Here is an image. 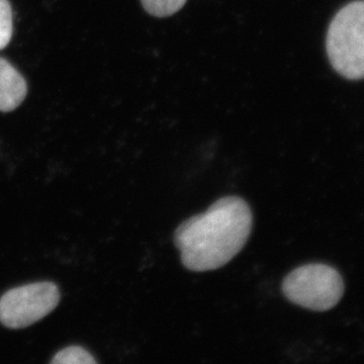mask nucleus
Instances as JSON below:
<instances>
[{
    "instance_id": "nucleus-2",
    "label": "nucleus",
    "mask_w": 364,
    "mask_h": 364,
    "mask_svg": "<svg viewBox=\"0 0 364 364\" xmlns=\"http://www.w3.org/2000/svg\"><path fill=\"white\" fill-rule=\"evenodd\" d=\"M328 57L349 79L364 78V1L352 2L335 16L327 35Z\"/></svg>"
},
{
    "instance_id": "nucleus-8",
    "label": "nucleus",
    "mask_w": 364,
    "mask_h": 364,
    "mask_svg": "<svg viewBox=\"0 0 364 364\" xmlns=\"http://www.w3.org/2000/svg\"><path fill=\"white\" fill-rule=\"evenodd\" d=\"M13 11L9 0H0V50L11 42L13 36Z\"/></svg>"
},
{
    "instance_id": "nucleus-1",
    "label": "nucleus",
    "mask_w": 364,
    "mask_h": 364,
    "mask_svg": "<svg viewBox=\"0 0 364 364\" xmlns=\"http://www.w3.org/2000/svg\"><path fill=\"white\" fill-rule=\"evenodd\" d=\"M252 223V212L243 198H220L205 213L177 228L174 243L181 251L182 264L196 272L224 267L245 246Z\"/></svg>"
},
{
    "instance_id": "nucleus-5",
    "label": "nucleus",
    "mask_w": 364,
    "mask_h": 364,
    "mask_svg": "<svg viewBox=\"0 0 364 364\" xmlns=\"http://www.w3.org/2000/svg\"><path fill=\"white\" fill-rule=\"evenodd\" d=\"M28 86L20 72L0 58V111H14L25 100Z\"/></svg>"
},
{
    "instance_id": "nucleus-4",
    "label": "nucleus",
    "mask_w": 364,
    "mask_h": 364,
    "mask_svg": "<svg viewBox=\"0 0 364 364\" xmlns=\"http://www.w3.org/2000/svg\"><path fill=\"white\" fill-rule=\"evenodd\" d=\"M59 299L58 287L53 282L16 287L0 299V322L11 329L28 327L51 313Z\"/></svg>"
},
{
    "instance_id": "nucleus-3",
    "label": "nucleus",
    "mask_w": 364,
    "mask_h": 364,
    "mask_svg": "<svg viewBox=\"0 0 364 364\" xmlns=\"http://www.w3.org/2000/svg\"><path fill=\"white\" fill-rule=\"evenodd\" d=\"M282 289L284 296L294 305L325 312L339 303L343 296L344 284L334 268L313 263L289 273L282 282Z\"/></svg>"
},
{
    "instance_id": "nucleus-6",
    "label": "nucleus",
    "mask_w": 364,
    "mask_h": 364,
    "mask_svg": "<svg viewBox=\"0 0 364 364\" xmlns=\"http://www.w3.org/2000/svg\"><path fill=\"white\" fill-rule=\"evenodd\" d=\"M145 11L157 18H165L181 11L186 0H141Z\"/></svg>"
},
{
    "instance_id": "nucleus-7",
    "label": "nucleus",
    "mask_w": 364,
    "mask_h": 364,
    "mask_svg": "<svg viewBox=\"0 0 364 364\" xmlns=\"http://www.w3.org/2000/svg\"><path fill=\"white\" fill-rule=\"evenodd\" d=\"M52 363L57 364H92L97 363L90 352L79 346L67 347L54 356Z\"/></svg>"
}]
</instances>
